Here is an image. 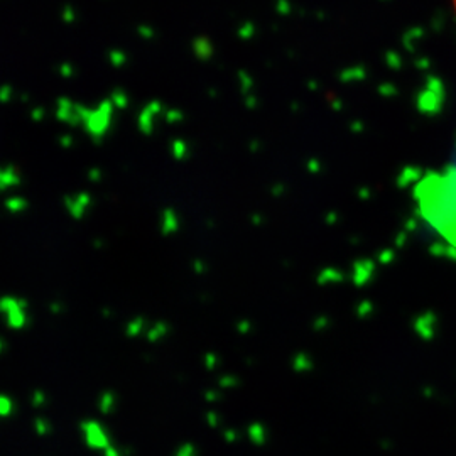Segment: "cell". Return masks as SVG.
Listing matches in <instances>:
<instances>
[{"instance_id": "1", "label": "cell", "mask_w": 456, "mask_h": 456, "mask_svg": "<svg viewBox=\"0 0 456 456\" xmlns=\"http://www.w3.org/2000/svg\"><path fill=\"white\" fill-rule=\"evenodd\" d=\"M0 313L5 316L7 325L19 330L26 325V303L16 297H4L0 299Z\"/></svg>"}, {"instance_id": "2", "label": "cell", "mask_w": 456, "mask_h": 456, "mask_svg": "<svg viewBox=\"0 0 456 456\" xmlns=\"http://www.w3.org/2000/svg\"><path fill=\"white\" fill-rule=\"evenodd\" d=\"M82 428L85 441L92 450L107 452L112 446L110 438H109V435H107V431L102 424H98L97 421H86V423H83Z\"/></svg>"}, {"instance_id": "3", "label": "cell", "mask_w": 456, "mask_h": 456, "mask_svg": "<svg viewBox=\"0 0 456 456\" xmlns=\"http://www.w3.org/2000/svg\"><path fill=\"white\" fill-rule=\"evenodd\" d=\"M115 404V395L114 394H105V395H102V399H100V403H98V406L102 409V412H110V411H114Z\"/></svg>"}, {"instance_id": "4", "label": "cell", "mask_w": 456, "mask_h": 456, "mask_svg": "<svg viewBox=\"0 0 456 456\" xmlns=\"http://www.w3.org/2000/svg\"><path fill=\"white\" fill-rule=\"evenodd\" d=\"M166 331H167V326L164 325V323H158V325L154 326L151 331H149V338L152 340V342H158V340H161L164 335H166Z\"/></svg>"}, {"instance_id": "5", "label": "cell", "mask_w": 456, "mask_h": 456, "mask_svg": "<svg viewBox=\"0 0 456 456\" xmlns=\"http://www.w3.org/2000/svg\"><path fill=\"white\" fill-rule=\"evenodd\" d=\"M142 328H144V320L135 318L131 325L127 326V333H129V337H137L142 331Z\"/></svg>"}, {"instance_id": "6", "label": "cell", "mask_w": 456, "mask_h": 456, "mask_svg": "<svg viewBox=\"0 0 456 456\" xmlns=\"http://www.w3.org/2000/svg\"><path fill=\"white\" fill-rule=\"evenodd\" d=\"M12 412V401L7 395H0V416H9Z\"/></svg>"}, {"instance_id": "7", "label": "cell", "mask_w": 456, "mask_h": 456, "mask_svg": "<svg viewBox=\"0 0 456 456\" xmlns=\"http://www.w3.org/2000/svg\"><path fill=\"white\" fill-rule=\"evenodd\" d=\"M36 426H37V431H39V435H41V436H43V435H48L49 424L46 423V421H41V419H39Z\"/></svg>"}, {"instance_id": "8", "label": "cell", "mask_w": 456, "mask_h": 456, "mask_svg": "<svg viewBox=\"0 0 456 456\" xmlns=\"http://www.w3.org/2000/svg\"><path fill=\"white\" fill-rule=\"evenodd\" d=\"M195 455V450L191 448V446H183L180 452H178V455L176 456H193Z\"/></svg>"}, {"instance_id": "9", "label": "cell", "mask_w": 456, "mask_h": 456, "mask_svg": "<svg viewBox=\"0 0 456 456\" xmlns=\"http://www.w3.org/2000/svg\"><path fill=\"white\" fill-rule=\"evenodd\" d=\"M105 456H122V453L114 448V446H110L107 452H105Z\"/></svg>"}, {"instance_id": "10", "label": "cell", "mask_w": 456, "mask_h": 456, "mask_svg": "<svg viewBox=\"0 0 456 456\" xmlns=\"http://www.w3.org/2000/svg\"><path fill=\"white\" fill-rule=\"evenodd\" d=\"M2 348H4V343L0 342V352H2Z\"/></svg>"}, {"instance_id": "11", "label": "cell", "mask_w": 456, "mask_h": 456, "mask_svg": "<svg viewBox=\"0 0 456 456\" xmlns=\"http://www.w3.org/2000/svg\"><path fill=\"white\" fill-rule=\"evenodd\" d=\"M453 7H455V12H456V0H453Z\"/></svg>"}]
</instances>
